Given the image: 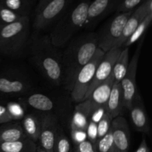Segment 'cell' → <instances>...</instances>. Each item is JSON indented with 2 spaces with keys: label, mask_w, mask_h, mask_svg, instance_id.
I'll list each match as a JSON object with an SVG mask.
<instances>
[{
  "label": "cell",
  "mask_w": 152,
  "mask_h": 152,
  "mask_svg": "<svg viewBox=\"0 0 152 152\" xmlns=\"http://www.w3.org/2000/svg\"><path fill=\"white\" fill-rule=\"evenodd\" d=\"M110 130L114 140V152H129L130 131L126 119L121 116L113 119Z\"/></svg>",
  "instance_id": "14"
},
{
  "label": "cell",
  "mask_w": 152,
  "mask_h": 152,
  "mask_svg": "<svg viewBox=\"0 0 152 152\" xmlns=\"http://www.w3.org/2000/svg\"><path fill=\"white\" fill-rule=\"evenodd\" d=\"M113 118L108 113H105L97 123V140L105 136L110 131Z\"/></svg>",
  "instance_id": "29"
},
{
  "label": "cell",
  "mask_w": 152,
  "mask_h": 152,
  "mask_svg": "<svg viewBox=\"0 0 152 152\" xmlns=\"http://www.w3.org/2000/svg\"><path fill=\"white\" fill-rule=\"evenodd\" d=\"M26 137L21 124L15 122L1 124L0 142H13Z\"/></svg>",
  "instance_id": "18"
},
{
  "label": "cell",
  "mask_w": 152,
  "mask_h": 152,
  "mask_svg": "<svg viewBox=\"0 0 152 152\" xmlns=\"http://www.w3.org/2000/svg\"><path fill=\"white\" fill-rule=\"evenodd\" d=\"M49 0H39V2H38V4H37V6L36 11H37V10H39V9L41 8L42 7H43V6H44L45 4Z\"/></svg>",
  "instance_id": "38"
},
{
  "label": "cell",
  "mask_w": 152,
  "mask_h": 152,
  "mask_svg": "<svg viewBox=\"0 0 152 152\" xmlns=\"http://www.w3.org/2000/svg\"><path fill=\"white\" fill-rule=\"evenodd\" d=\"M143 41L144 37H142L141 40L140 41L134 55L132 58L130 62H129V66H128L126 75L120 82L123 92L124 108L128 110L131 108L133 99L138 93L136 83V76L138 62H139V58L140 56L141 48H142Z\"/></svg>",
  "instance_id": "8"
},
{
  "label": "cell",
  "mask_w": 152,
  "mask_h": 152,
  "mask_svg": "<svg viewBox=\"0 0 152 152\" xmlns=\"http://www.w3.org/2000/svg\"><path fill=\"white\" fill-rule=\"evenodd\" d=\"M98 48L97 36L88 33L73 39L62 54L63 82L69 88L76 74L88 63L94 56Z\"/></svg>",
  "instance_id": "1"
},
{
  "label": "cell",
  "mask_w": 152,
  "mask_h": 152,
  "mask_svg": "<svg viewBox=\"0 0 152 152\" xmlns=\"http://www.w3.org/2000/svg\"><path fill=\"white\" fill-rule=\"evenodd\" d=\"M145 1L146 0H121L114 11L117 13L132 11Z\"/></svg>",
  "instance_id": "28"
},
{
  "label": "cell",
  "mask_w": 152,
  "mask_h": 152,
  "mask_svg": "<svg viewBox=\"0 0 152 152\" xmlns=\"http://www.w3.org/2000/svg\"><path fill=\"white\" fill-rule=\"evenodd\" d=\"M37 144L25 137L13 142H0V152H36Z\"/></svg>",
  "instance_id": "19"
},
{
  "label": "cell",
  "mask_w": 152,
  "mask_h": 152,
  "mask_svg": "<svg viewBox=\"0 0 152 152\" xmlns=\"http://www.w3.org/2000/svg\"><path fill=\"white\" fill-rule=\"evenodd\" d=\"M94 145L96 152H114V140L111 130L105 136L98 139Z\"/></svg>",
  "instance_id": "26"
},
{
  "label": "cell",
  "mask_w": 152,
  "mask_h": 152,
  "mask_svg": "<svg viewBox=\"0 0 152 152\" xmlns=\"http://www.w3.org/2000/svg\"><path fill=\"white\" fill-rule=\"evenodd\" d=\"M72 152H96L95 149L94 144L86 140L84 142L74 145V150Z\"/></svg>",
  "instance_id": "34"
},
{
  "label": "cell",
  "mask_w": 152,
  "mask_h": 152,
  "mask_svg": "<svg viewBox=\"0 0 152 152\" xmlns=\"http://www.w3.org/2000/svg\"><path fill=\"white\" fill-rule=\"evenodd\" d=\"M6 106L13 120H20L24 117L25 111L22 105L17 102H9Z\"/></svg>",
  "instance_id": "31"
},
{
  "label": "cell",
  "mask_w": 152,
  "mask_h": 152,
  "mask_svg": "<svg viewBox=\"0 0 152 152\" xmlns=\"http://www.w3.org/2000/svg\"><path fill=\"white\" fill-rule=\"evenodd\" d=\"M40 132L39 146L46 151L53 152L58 126L56 117L50 113L44 114L40 118Z\"/></svg>",
  "instance_id": "11"
},
{
  "label": "cell",
  "mask_w": 152,
  "mask_h": 152,
  "mask_svg": "<svg viewBox=\"0 0 152 152\" xmlns=\"http://www.w3.org/2000/svg\"><path fill=\"white\" fill-rule=\"evenodd\" d=\"M122 50H123V47L114 48L109 51L105 53L103 57L102 58L100 62L96 68L93 80L88 89L84 100H86L88 97L89 95L97 86L104 83L112 74L113 67Z\"/></svg>",
  "instance_id": "10"
},
{
  "label": "cell",
  "mask_w": 152,
  "mask_h": 152,
  "mask_svg": "<svg viewBox=\"0 0 152 152\" xmlns=\"http://www.w3.org/2000/svg\"><path fill=\"white\" fill-rule=\"evenodd\" d=\"M150 13H152V0H146L133 10L125 25L122 35L116 48L123 47L126 40Z\"/></svg>",
  "instance_id": "13"
},
{
  "label": "cell",
  "mask_w": 152,
  "mask_h": 152,
  "mask_svg": "<svg viewBox=\"0 0 152 152\" xmlns=\"http://www.w3.org/2000/svg\"><path fill=\"white\" fill-rule=\"evenodd\" d=\"M114 80L112 74L104 83L99 85L91 92L86 100L80 102L75 109L80 110L90 117L91 114L96 108L105 106L111 93V88L114 85Z\"/></svg>",
  "instance_id": "9"
},
{
  "label": "cell",
  "mask_w": 152,
  "mask_h": 152,
  "mask_svg": "<svg viewBox=\"0 0 152 152\" xmlns=\"http://www.w3.org/2000/svg\"><path fill=\"white\" fill-rule=\"evenodd\" d=\"M120 1L121 0H94L91 1L84 28L88 30L93 28L105 16L114 11Z\"/></svg>",
  "instance_id": "12"
},
{
  "label": "cell",
  "mask_w": 152,
  "mask_h": 152,
  "mask_svg": "<svg viewBox=\"0 0 152 152\" xmlns=\"http://www.w3.org/2000/svg\"><path fill=\"white\" fill-rule=\"evenodd\" d=\"M22 129L26 137L29 138L37 143L39 140L40 132V118L34 114H28L24 116L22 122Z\"/></svg>",
  "instance_id": "20"
},
{
  "label": "cell",
  "mask_w": 152,
  "mask_h": 152,
  "mask_svg": "<svg viewBox=\"0 0 152 152\" xmlns=\"http://www.w3.org/2000/svg\"><path fill=\"white\" fill-rule=\"evenodd\" d=\"M152 22V13H148L146 17L143 19L142 22L139 25V26L136 28L133 34L129 37V38L126 40V42L123 44V48H129L132 45L136 42L137 41L144 37L145 32L148 30V27L151 25Z\"/></svg>",
  "instance_id": "23"
},
{
  "label": "cell",
  "mask_w": 152,
  "mask_h": 152,
  "mask_svg": "<svg viewBox=\"0 0 152 152\" xmlns=\"http://www.w3.org/2000/svg\"><path fill=\"white\" fill-rule=\"evenodd\" d=\"M104 53L98 48L91 60L78 71L68 89L73 101L81 102L84 100L87 91L93 80L96 68L103 57Z\"/></svg>",
  "instance_id": "5"
},
{
  "label": "cell",
  "mask_w": 152,
  "mask_h": 152,
  "mask_svg": "<svg viewBox=\"0 0 152 152\" xmlns=\"http://www.w3.org/2000/svg\"><path fill=\"white\" fill-rule=\"evenodd\" d=\"M91 1V0H80L59 19L49 36L54 47L65 46L78 31L84 28Z\"/></svg>",
  "instance_id": "3"
},
{
  "label": "cell",
  "mask_w": 152,
  "mask_h": 152,
  "mask_svg": "<svg viewBox=\"0 0 152 152\" xmlns=\"http://www.w3.org/2000/svg\"><path fill=\"white\" fill-rule=\"evenodd\" d=\"M36 152H48V151H46L45 150L42 149V148H40V147L38 145H37V151H36Z\"/></svg>",
  "instance_id": "39"
},
{
  "label": "cell",
  "mask_w": 152,
  "mask_h": 152,
  "mask_svg": "<svg viewBox=\"0 0 152 152\" xmlns=\"http://www.w3.org/2000/svg\"><path fill=\"white\" fill-rule=\"evenodd\" d=\"M134 152H150V149L148 146V144H147L146 140H145V137H142V141H141L139 147H138L137 149Z\"/></svg>",
  "instance_id": "37"
},
{
  "label": "cell",
  "mask_w": 152,
  "mask_h": 152,
  "mask_svg": "<svg viewBox=\"0 0 152 152\" xmlns=\"http://www.w3.org/2000/svg\"><path fill=\"white\" fill-rule=\"evenodd\" d=\"M89 123V118L85 113L75 109L71 120V129L86 131Z\"/></svg>",
  "instance_id": "27"
},
{
  "label": "cell",
  "mask_w": 152,
  "mask_h": 152,
  "mask_svg": "<svg viewBox=\"0 0 152 152\" xmlns=\"http://www.w3.org/2000/svg\"><path fill=\"white\" fill-rule=\"evenodd\" d=\"M0 5L24 16H27L30 0H1Z\"/></svg>",
  "instance_id": "24"
},
{
  "label": "cell",
  "mask_w": 152,
  "mask_h": 152,
  "mask_svg": "<svg viewBox=\"0 0 152 152\" xmlns=\"http://www.w3.org/2000/svg\"><path fill=\"white\" fill-rule=\"evenodd\" d=\"M123 108H124V99H123V92L121 84L120 83H114L109 97L105 105L106 111L114 119L120 116Z\"/></svg>",
  "instance_id": "16"
},
{
  "label": "cell",
  "mask_w": 152,
  "mask_h": 152,
  "mask_svg": "<svg viewBox=\"0 0 152 152\" xmlns=\"http://www.w3.org/2000/svg\"><path fill=\"white\" fill-rule=\"evenodd\" d=\"M71 140H72L74 145H78L81 142H84L87 139V134L86 131L78 130V129H71Z\"/></svg>",
  "instance_id": "32"
},
{
  "label": "cell",
  "mask_w": 152,
  "mask_h": 152,
  "mask_svg": "<svg viewBox=\"0 0 152 152\" xmlns=\"http://www.w3.org/2000/svg\"><path fill=\"white\" fill-rule=\"evenodd\" d=\"M74 0H49L43 7L36 11L34 29L41 31L57 20L68 10Z\"/></svg>",
  "instance_id": "7"
},
{
  "label": "cell",
  "mask_w": 152,
  "mask_h": 152,
  "mask_svg": "<svg viewBox=\"0 0 152 152\" xmlns=\"http://www.w3.org/2000/svg\"><path fill=\"white\" fill-rule=\"evenodd\" d=\"M31 56L34 63L50 83L59 86L63 82L62 55L52 45L49 36L33 42Z\"/></svg>",
  "instance_id": "2"
},
{
  "label": "cell",
  "mask_w": 152,
  "mask_h": 152,
  "mask_svg": "<svg viewBox=\"0 0 152 152\" xmlns=\"http://www.w3.org/2000/svg\"><path fill=\"white\" fill-rule=\"evenodd\" d=\"M25 102L32 108L43 112H48L53 108V100L42 94L30 95L25 99Z\"/></svg>",
  "instance_id": "22"
},
{
  "label": "cell",
  "mask_w": 152,
  "mask_h": 152,
  "mask_svg": "<svg viewBox=\"0 0 152 152\" xmlns=\"http://www.w3.org/2000/svg\"><path fill=\"white\" fill-rule=\"evenodd\" d=\"M29 89L27 82L21 78L10 77H0V94L6 95H18Z\"/></svg>",
  "instance_id": "17"
},
{
  "label": "cell",
  "mask_w": 152,
  "mask_h": 152,
  "mask_svg": "<svg viewBox=\"0 0 152 152\" xmlns=\"http://www.w3.org/2000/svg\"><path fill=\"white\" fill-rule=\"evenodd\" d=\"M22 17V16L18 13L0 5V21L2 23L1 25L13 23V22L18 21Z\"/></svg>",
  "instance_id": "30"
},
{
  "label": "cell",
  "mask_w": 152,
  "mask_h": 152,
  "mask_svg": "<svg viewBox=\"0 0 152 152\" xmlns=\"http://www.w3.org/2000/svg\"><path fill=\"white\" fill-rule=\"evenodd\" d=\"M13 120L6 105H0V125L13 122Z\"/></svg>",
  "instance_id": "36"
},
{
  "label": "cell",
  "mask_w": 152,
  "mask_h": 152,
  "mask_svg": "<svg viewBox=\"0 0 152 152\" xmlns=\"http://www.w3.org/2000/svg\"><path fill=\"white\" fill-rule=\"evenodd\" d=\"M53 152H72L71 141L60 127L58 128Z\"/></svg>",
  "instance_id": "25"
},
{
  "label": "cell",
  "mask_w": 152,
  "mask_h": 152,
  "mask_svg": "<svg viewBox=\"0 0 152 152\" xmlns=\"http://www.w3.org/2000/svg\"><path fill=\"white\" fill-rule=\"evenodd\" d=\"M133 10L126 13H117L114 18L110 19L96 34L98 48L106 53L117 47V44L123 33V28Z\"/></svg>",
  "instance_id": "6"
},
{
  "label": "cell",
  "mask_w": 152,
  "mask_h": 152,
  "mask_svg": "<svg viewBox=\"0 0 152 152\" xmlns=\"http://www.w3.org/2000/svg\"><path fill=\"white\" fill-rule=\"evenodd\" d=\"M130 111V117L133 126L138 132L149 134L150 125L148 115L145 111L143 101L139 93L136 94L132 101Z\"/></svg>",
  "instance_id": "15"
},
{
  "label": "cell",
  "mask_w": 152,
  "mask_h": 152,
  "mask_svg": "<svg viewBox=\"0 0 152 152\" xmlns=\"http://www.w3.org/2000/svg\"><path fill=\"white\" fill-rule=\"evenodd\" d=\"M106 112L107 111L105 106H102L96 108L91 114L90 117H89V121L94 122V123L97 124Z\"/></svg>",
  "instance_id": "35"
},
{
  "label": "cell",
  "mask_w": 152,
  "mask_h": 152,
  "mask_svg": "<svg viewBox=\"0 0 152 152\" xmlns=\"http://www.w3.org/2000/svg\"><path fill=\"white\" fill-rule=\"evenodd\" d=\"M86 134L87 139L93 144H95L97 140V124L94 122L89 121L86 129Z\"/></svg>",
  "instance_id": "33"
},
{
  "label": "cell",
  "mask_w": 152,
  "mask_h": 152,
  "mask_svg": "<svg viewBox=\"0 0 152 152\" xmlns=\"http://www.w3.org/2000/svg\"><path fill=\"white\" fill-rule=\"evenodd\" d=\"M29 34V18L28 16L13 23L0 25V50L15 56L23 49Z\"/></svg>",
  "instance_id": "4"
},
{
  "label": "cell",
  "mask_w": 152,
  "mask_h": 152,
  "mask_svg": "<svg viewBox=\"0 0 152 152\" xmlns=\"http://www.w3.org/2000/svg\"><path fill=\"white\" fill-rule=\"evenodd\" d=\"M129 48H123L113 67L112 76L115 83H120L126 75L129 66Z\"/></svg>",
  "instance_id": "21"
}]
</instances>
